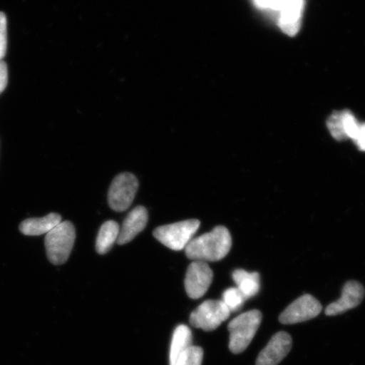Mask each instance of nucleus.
I'll list each match as a JSON object with an SVG mask.
<instances>
[{
  "instance_id": "20",
  "label": "nucleus",
  "mask_w": 365,
  "mask_h": 365,
  "mask_svg": "<svg viewBox=\"0 0 365 365\" xmlns=\"http://www.w3.org/2000/svg\"><path fill=\"white\" fill-rule=\"evenodd\" d=\"M341 117L346 139L354 140L359 130V123L356 120L354 115L349 112H342Z\"/></svg>"
},
{
  "instance_id": "7",
  "label": "nucleus",
  "mask_w": 365,
  "mask_h": 365,
  "mask_svg": "<svg viewBox=\"0 0 365 365\" xmlns=\"http://www.w3.org/2000/svg\"><path fill=\"white\" fill-rule=\"evenodd\" d=\"M213 279V272L207 262H194L187 269L185 287L190 298H202L209 289Z\"/></svg>"
},
{
  "instance_id": "11",
  "label": "nucleus",
  "mask_w": 365,
  "mask_h": 365,
  "mask_svg": "<svg viewBox=\"0 0 365 365\" xmlns=\"http://www.w3.org/2000/svg\"><path fill=\"white\" fill-rule=\"evenodd\" d=\"M148 222V210L143 205L136 207L129 213L125 219L120 235L117 240L118 245H123L129 243L135 237L144 230Z\"/></svg>"
},
{
  "instance_id": "8",
  "label": "nucleus",
  "mask_w": 365,
  "mask_h": 365,
  "mask_svg": "<svg viewBox=\"0 0 365 365\" xmlns=\"http://www.w3.org/2000/svg\"><path fill=\"white\" fill-rule=\"evenodd\" d=\"M322 307L312 295L299 297L280 314L279 321L285 325L309 321L322 312Z\"/></svg>"
},
{
  "instance_id": "3",
  "label": "nucleus",
  "mask_w": 365,
  "mask_h": 365,
  "mask_svg": "<svg viewBox=\"0 0 365 365\" xmlns=\"http://www.w3.org/2000/svg\"><path fill=\"white\" fill-rule=\"evenodd\" d=\"M76 240V230L72 222L58 223L46 235L45 247L50 262L62 264L70 257Z\"/></svg>"
},
{
  "instance_id": "6",
  "label": "nucleus",
  "mask_w": 365,
  "mask_h": 365,
  "mask_svg": "<svg viewBox=\"0 0 365 365\" xmlns=\"http://www.w3.org/2000/svg\"><path fill=\"white\" fill-rule=\"evenodd\" d=\"M230 312L222 300H207L190 314L191 325L212 331L230 317Z\"/></svg>"
},
{
  "instance_id": "16",
  "label": "nucleus",
  "mask_w": 365,
  "mask_h": 365,
  "mask_svg": "<svg viewBox=\"0 0 365 365\" xmlns=\"http://www.w3.org/2000/svg\"><path fill=\"white\" fill-rule=\"evenodd\" d=\"M120 227L116 222L108 221L104 222L98 232L96 250L100 255L107 254L117 242L120 235Z\"/></svg>"
},
{
  "instance_id": "22",
  "label": "nucleus",
  "mask_w": 365,
  "mask_h": 365,
  "mask_svg": "<svg viewBox=\"0 0 365 365\" xmlns=\"http://www.w3.org/2000/svg\"><path fill=\"white\" fill-rule=\"evenodd\" d=\"M8 84V68L6 62L0 61V94L6 88Z\"/></svg>"
},
{
  "instance_id": "1",
  "label": "nucleus",
  "mask_w": 365,
  "mask_h": 365,
  "mask_svg": "<svg viewBox=\"0 0 365 365\" xmlns=\"http://www.w3.org/2000/svg\"><path fill=\"white\" fill-rule=\"evenodd\" d=\"M232 247V237L225 226L191 240L185 248L186 257L195 262H218L227 257Z\"/></svg>"
},
{
  "instance_id": "23",
  "label": "nucleus",
  "mask_w": 365,
  "mask_h": 365,
  "mask_svg": "<svg viewBox=\"0 0 365 365\" xmlns=\"http://www.w3.org/2000/svg\"><path fill=\"white\" fill-rule=\"evenodd\" d=\"M354 140L358 148L365 152V124L360 125L358 134Z\"/></svg>"
},
{
  "instance_id": "12",
  "label": "nucleus",
  "mask_w": 365,
  "mask_h": 365,
  "mask_svg": "<svg viewBox=\"0 0 365 365\" xmlns=\"http://www.w3.org/2000/svg\"><path fill=\"white\" fill-rule=\"evenodd\" d=\"M304 0H289L282 7L279 16L280 29L287 35L298 34L302 21Z\"/></svg>"
},
{
  "instance_id": "13",
  "label": "nucleus",
  "mask_w": 365,
  "mask_h": 365,
  "mask_svg": "<svg viewBox=\"0 0 365 365\" xmlns=\"http://www.w3.org/2000/svg\"><path fill=\"white\" fill-rule=\"evenodd\" d=\"M62 222V217L58 213H50L40 218H29L20 225V231L26 236H39L47 235L54 227Z\"/></svg>"
},
{
  "instance_id": "15",
  "label": "nucleus",
  "mask_w": 365,
  "mask_h": 365,
  "mask_svg": "<svg viewBox=\"0 0 365 365\" xmlns=\"http://www.w3.org/2000/svg\"><path fill=\"white\" fill-rule=\"evenodd\" d=\"M237 289L245 296L246 299L253 298L259 293L261 287V278L258 272H248L243 269H238L232 272Z\"/></svg>"
},
{
  "instance_id": "9",
  "label": "nucleus",
  "mask_w": 365,
  "mask_h": 365,
  "mask_svg": "<svg viewBox=\"0 0 365 365\" xmlns=\"http://www.w3.org/2000/svg\"><path fill=\"white\" fill-rule=\"evenodd\" d=\"M292 337L284 331L274 335L266 348L259 353L257 365H277L290 352Z\"/></svg>"
},
{
  "instance_id": "14",
  "label": "nucleus",
  "mask_w": 365,
  "mask_h": 365,
  "mask_svg": "<svg viewBox=\"0 0 365 365\" xmlns=\"http://www.w3.org/2000/svg\"><path fill=\"white\" fill-rule=\"evenodd\" d=\"M192 332L185 325L178 327L173 332L170 354V365H176L190 346H193Z\"/></svg>"
},
{
  "instance_id": "18",
  "label": "nucleus",
  "mask_w": 365,
  "mask_h": 365,
  "mask_svg": "<svg viewBox=\"0 0 365 365\" xmlns=\"http://www.w3.org/2000/svg\"><path fill=\"white\" fill-rule=\"evenodd\" d=\"M327 127L333 138L339 141L346 140L341 113H333L327 121Z\"/></svg>"
},
{
  "instance_id": "21",
  "label": "nucleus",
  "mask_w": 365,
  "mask_h": 365,
  "mask_svg": "<svg viewBox=\"0 0 365 365\" xmlns=\"http://www.w3.org/2000/svg\"><path fill=\"white\" fill-rule=\"evenodd\" d=\"M7 49V19L4 13L0 12V61L6 56Z\"/></svg>"
},
{
  "instance_id": "17",
  "label": "nucleus",
  "mask_w": 365,
  "mask_h": 365,
  "mask_svg": "<svg viewBox=\"0 0 365 365\" xmlns=\"http://www.w3.org/2000/svg\"><path fill=\"white\" fill-rule=\"evenodd\" d=\"M245 300V296L237 287H230L225 290L222 299L230 313L238 312L243 307Z\"/></svg>"
},
{
  "instance_id": "10",
  "label": "nucleus",
  "mask_w": 365,
  "mask_h": 365,
  "mask_svg": "<svg viewBox=\"0 0 365 365\" xmlns=\"http://www.w3.org/2000/svg\"><path fill=\"white\" fill-rule=\"evenodd\" d=\"M364 297V287L359 282L349 281L342 289L341 296L336 302L328 305L326 309L327 316H337L349 309L359 307Z\"/></svg>"
},
{
  "instance_id": "5",
  "label": "nucleus",
  "mask_w": 365,
  "mask_h": 365,
  "mask_svg": "<svg viewBox=\"0 0 365 365\" xmlns=\"http://www.w3.org/2000/svg\"><path fill=\"white\" fill-rule=\"evenodd\" d=\"M138 187V180L130 173H123L114 178L108 191L109 207L115 212L126 211L134 202Z\"/></svg>"
},
{
  "instance_id": "2",
  "label": "nucleus",
  "mask_w": 365,
  "mask_h": 365,
  "mask_svg": "<svg viewBox=\"0 0 365 365\" xmlns=\"http://www.w3.org/2000/svg\"><path fill=\"white\" fill-rule=\"evenodd\" d=\"M262 321V314L257 309L250 310L235 318L228 325L230 349L232 353H243L252 341Z\"/></svg>"
},
{
  "instance_id": "19",
  "label": "nucleus",
  "mask_w": 365,
  "mask_h": 365,
  "mask_svg": "<svg viewBox=\"0 0 365 365\" xmlns=\"http://www.w3.org/2000/svg\"><path fill=\"white\" fill-rule=\"evenodd\" d=\"M202 361L203 350L193 345L182 355L176 365H202Z\"/></svg>"
},
{
  "instance_id": "4",
  "label": "nucleus",
  "mask_w": 365,
  "mask_h": 365,
  "mask_svg": "<svg viewBox=\"0 0 365 365\" xmlns=\"http://www.w3.org/2000/svg\"><path fill=\"white\" fill-rule=\"evenodd\" d=\"M200 225L199 220H190L158 227L153 232L155 239L173 250H185Z\"/></svg>"
}]
</instances>
